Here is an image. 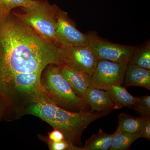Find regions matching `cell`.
<instances>
[{
    "label": "cell",
    "instance_id": "obj_1",
    "mask_svg": "<svg viewBox=\"0 0 150 150\" xmlns=\"http://www.w3.org/2000/svg\"><path fill=\"white\" fill-rule=\"evenodd\" d=\"M60 49L11 14L0 20V93L49 64H63Z\"/></svg>",
    "mask_w": 150,
    "mask_h": 150
},
{
    "label": "cell",
    "instance_id": "obj_2",
    "mask_svg": "<svg viewBox=\"0 0 150 150\" xmlns=\"http://www.w3.org/2000/svg\"><path fill=\"white\" fill-rule=\"evenodd\" d=\"M29 102L26 109L28 114L37 116L54 129L61 131L65 140L74 145L80 142L83 132L91 123L110 111L71 112L57 105L47 94L40 95Z\"/></svg>",
    "mask_w": 150,
    "mask_h": 150
},
{
    "label": "cell",
    "instance_id": "obj_3",
    "mask_svg": "<svg viewBox=\"0 0 150 150\" xmlns=\"http://www.w3.org/2000/svg\"><path fill=\"white\" fill-rule=\"evenodd\" d=\"M41 83L48 96L60 107L75 112L86 110L88 105L75 93L58 65L50 67Z\"/></svg>",
    "mask_w": 150,
    "mask_h": 150
},
{
    "label": "cell",
    "instance_id": "obj_4",
    "mask_svg": "<svg viewBox=\"0 0 150 150\" xmlns=\"http://www.w3.org/2000/svg\"><path fill=\"white\" fill-rule=\"evenodd\" d=\"M21 8L25 11L24 13L13 11L14 16L28 25L39 35L59 47L61 41L57 34L56 14L58 10L47 12Z\"/></svg>",
    "mask_w": 150,
    "mask_h": 150
},
{
    "label": "cell",
    "instance_id": "obj_5",
    "mask_svg": "<svg viewBox=\"0 0 150 150\" xmlns=\"http://www.w3.org/2000/svg\"><path fill=\"white\" fill-rule=\"evenodd\" d=\"M59 48L64 64L91 76L98 59L87 46H74L61 42Z\"/></svg>",
    "mask_w": 150,
    "mask_h": 150
},
{
    "label": "cell",
    "instance_id": "obj_6",
    "mask_svg": "<svg viewBox=\"0 0 150 150\" xmlns=\"http://www.w3.org/2000/svg\"><path fill=\"white\" fill-rule=\"evenodd\" d=\"M128 64L115 63L104 59L98 60L90 76V86L105 90L109 86L123 84Z\"/></svg>",
    "mask_w": 150,
    "mask_h": 150
},
{
    "label": "cell",
    "instance_id": "obj_7",
    "mask_svg": "<svg viewBox=\"0 0 150 150\" xmlns=\"http://www.w3.org/2000/svg\"><path fill=\"white\" fill-rule=\"evenodd\" d=\"M88 47L98 60L104 59L115 63L128 64L137 48L115 44L103 40L95 34H89Z\"/></svg>",
    "mask_w": 150,
    "mask_h": 150
},
{
    "label": "cell",
    "instance_id": "obj_8",
    "mask_svg": "<svg viewBox=\"0 0 150 150\" xmlns=\"http://www.w3.org/2000/svg\"><path fill=\"white\" fill-rule=\"evenodd\" d=\"M56 18L58 25L57 34L60 43L64 42L74 46H88L90 40L88 35L82 33L76 28L67 13L59 8Z\"/></svg>",
    "mask_w": 150,
    "mask_h": 150
},
{
    "label": "cell",
    "instance_id": "obj_9",
    "mask_svg": "<svg viewBox=\"0 0 150 150\" xmlns=\"http://www.w3.org/2000/svg\"><path fill=\"white\" fill-rule=\"evenodd\" d=\"M17 7L39 11L52 12L57 11L59 7L51 5L47 1L35 0H0V20H4Z\"/></svg>",
    "mask_w": 150,
    "mask_h": 150
},
{
    "label": "cell",
    "instance_id": "obj_10",
    "mask_svg": "<svg viewBox=\"0 0 150 150\" xmlns=\"http://www.w3.org/2000/svg\"><path fill=\"white\" fill-rule=\"evenodd\" d=\"M58 66L75 93L84 99L87 90L90 86V76L86 73L70 68L64 63Z\"/></svg>",
    "mask_w": 150,
    "mask_h": 150
},
{
    "label": "cell",
    "instance_id": "obj_11",
    "mask_svg": "<svg viewBox=\"0 0 150 150\" xmlns=\"http://www.w3.org/2000/svg\"><path fill=\"white\" fill-rule=\"evenodd\" d=\"M84 99L92 111H111L116 109L109 94L104 90L90 86L86 92Z\"/></svg>",
    "mask_w": 150,
    "mask_h": 150
},
{
    "label": "cell",
    "instance_id": "obj_12",
    "mask_svg": "<svg viewBox=\"0 0 150 150\" xmlns=\"http://www.w3.org/2000/svg\"><path fill=\"white\" fill-rule=\"evenodd\" d=\"M125 87L135 86L150 90V70L136 66L129 62L124 76Z\"/></svg>",
    "mask_w": 150,
    "mask_h": 150
},
{
    "label": "cell",
    "instance_id": "obj_13",
    "mask_svg": "<svg viewBox=\"0 0 150 150\" xmlns=\"http://www.w3.org/2000/svg\"><path fill=\"white\" fill-rule=\"evenodd\" d=\"M105 91H107L114 103L116 109L123 107H128L133 109V106L138 98L129 93L126 88L121 85L115 84L109 86Z\"/></svg>",
    "mask_w": 150,
    "mask_h": 150
},
{
    "label": "cell",
    "instance_id": "obj_14",
    "mask_svg": "<svg viewBox=\"0 0 150 150\" xmlns=\"http://www.w3.org/2000/svg\"><path fill=\"white\" fill-rule=\"evenodd\" d=\"M115 133L112 134L105 133L100 129L96 134H93L86 141L83 150H109Z\"/></svg>",
    "mask_w": 150,
    "mask_h": 150
},
{
    "label": "cell",
    "instance_id": "obj_15",
    "mask_svg": "<svg viewBox=\"0 0 150 150\" xmlns=\"http://www.w3.org/2000/svg\"><path fill=\"white\" fill-rule=\"evenodd\" d=\"M118 126L116 131L130 133H139L145 118L134 117L121 113L118 115Z\"/></svg>",
    "mask_w": 150,
    "mask_h": 150
},
{
    "label": "cell",
    "instance_id": "obj_16",
    "mask_svg": "<svg viewBox=\"0 0 150 150\" xmlns=\"http://www.w3.org/2000/svg\"><path fill=\"white\" fill-rule=\"evenodd\" d=\"M112 144L109 150L130 149L131 145L135 141L141 138L140 133H130L115 131Z\"/></svg>",
    "mask_w": 150,
    "mask_h": 150
},
{
    "label": "cell",
    "instance_id": "obj_17",
    "mask_svg": "<svg viewBox=\"0 0 150 150\" xmlns=\"http://www.w3.org/2000/svg\"><path fill=\"white\" fill-rule=\"evenodd\" d=\"M129 62L138 67L150 70V43L140 49L137 48Z\"/></svg>",
    "mask_w": 150,
    "mask_h": 150
},
{
    "label": "cell",
    "instance_id": "obj_18",
    "mask_svg": "<svg viewBox=\"0 0 150 150\" xmlns=\"http://www.w3.org/2000/svg\"><path fill=\"white\" fill-rule=\"evenodd\" d=\"M133 109L142 118L150 116V96H144L138 98Z\"/></svg>",
    "mask_w": 150,
    "mask_h": 150
},
{
    "label": "cell",
    "instance_id": "obj_19",
    "mask_svg": "<svg viewBox=\"0 0 150 150\" xmlns=\"http://www.w3.org/2000/svg\"><path fill=\"white\" fill-rule=\"evenodd\" d=\"M48 145L51 150H83V147L77 146L67 140L54 142L48 140Z\"/></svg>",
    "mask_w": 150,
    "mask_h": 150
},
{
    "label": "cell",
    "instance_id": "obj_20",
    "mask_svg": "<svg viewBox=\"0 0 150 150\" xmlns=\"http://www.w3.org/2000/svg\"><path fill=\"white\" fill-rule=\"evenodd\" d=\"M141 138L150 139V117L145 118L140 131Z\"/></svg>",
    "mask_w": 150,
    "mask_h": 150
},
{
    "label": "cell",
    "instance_id": "obj_21",
    "mask_svg": "<svg viewBox=\"0 0 150 150\" xmlns=\"http://www.w3.org/2000/svg\"><path fill=\"white\" fill-rule=\"evenodd\" d=\"M48 134V140L51 142H59L65 139L64 134L58 129H54Z\"/></svg>",
    "mask_w": 150,
    "mask_h": 150
},
{
    "label": "cell",
    "instance_id": "obj_22",
    "mask_svg": "<svg viewBox=\"0 0 150 150\" xmlns=\"http://www.w3.org/2000/svg\"><path fill=\"white\" fill-rule=\"evenodd\" d=\"M6 103H7L6 101L0 94V118H1L3 112L4 110L5 107Z\"/></svg>",
    "mask_w": 150,
    "mask_h": 150
}]
</instances>
